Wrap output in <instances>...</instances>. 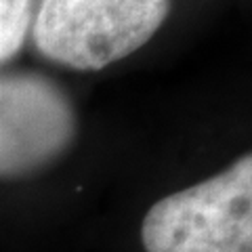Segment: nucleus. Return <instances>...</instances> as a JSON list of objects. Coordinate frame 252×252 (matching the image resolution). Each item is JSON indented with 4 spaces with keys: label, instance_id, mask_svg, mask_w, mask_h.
<instances>
[{
    "label": "nucleus",
    "instance_id": "nucleus-3",
    "mask_svg": "<svg viewBox=\"0 0 252 252\" xmlns=\"http://www.w3.org/2000/svg\"><path fill=\"white\" fill-rule=\"evenodd\" d=\"M78 139L74 101L36 72H0V181L55 166Z\"/></svg>",
    "mask_w": 252,
    "mask_h": 252
},
{
    "label": "nucleus",
    "instance_id": "nucleus-2",
    "mask_svg": "<svg viewBox=\"0 0 252 252\" xmlns=\"http://www.w3.org/2000/svg\"><path fill=\"white\" fill-rule=\"evenodd\" d=\"M168 11L170 0H40L34 42L59 65L94 72L139 51Z\"/></svg>",
    "mask_w": 252,
    "mask_h": 252
},
{
    "label": "nucleus",
    "instance_id": "nucleus-4",
    "mask_svg": "<svg viewBox=\"0 0 252 252\" xmlns=\"http://www.w3.org/2000/svg\"><path fill=\"white\" fill-rule=\"evenodd\" d=\"M34 0H0V65L21 51L32 26Z\"/></svg>",
    "mask_w": 252,
    "mask_h": 252
},
{
    "label": "nucleus",
    "instance_id": "nucleus-1",
    "mask_svg": "<svg viewBox=\"0 0 252 252\" xmlns=\"http://www.w3.org/2000/svg\"><path fill=\"white\" fill-rule=\"evenodd\" d=\"M141 252H252V154L158 198L139 223Z\"/></svg>",
    "mask_w": 252,
    "mask_h": 252
}]
</instances>
